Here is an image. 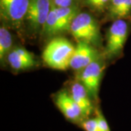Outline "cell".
I'll use <instances>...</instances> for the list:
<instances>
[{"label": "cell", "mask_w": 131, "mask_h": 131, "mask_svg": "<svg viewBox=\"0 0 131 131\" xmlns=\"http://www.w3.org/2000/svg\"><path fill=\"white\" fill-rule=\"evenodd\" d=\"M74 50L75 47L68 39L63 37L54 38L45 48L42 58L52 69L66 70L70 66Z\"/></svg>", "instance_id": "cell-1"}, {"label": "cell", "mask_w": 131, "mask_h": 131, "mask_svg": "<svg viewBox=\"0 0 131 131\" xmlns=\"http://www.w3.org/2000/svg\"><path fill=\"white\" fill-rule=\"evenodd\" d=\"M70 31L78 41L98 43L100 39L98 25L91 15L82 13L75 17L71 25Z\"/></svg>", "instance_id": "cell-2"}, {"label": "cell", "mask_w": 131, "mask_h": 131, "mask_svg": "<svg viewBox=\"0 0 131 131\" xmlns=\"http://www.w3.org/2000/svg\"><path fill=\"white\" fill-rule=\"evenodd\" d=\"M30 0H0V15L5 22L20 27L26 16Z\"/></svg>", "instance_id": "cell-3"}, {"label": "cell", "mask_w": 131, "mask_h": 131, "mask_svg": "<svg viewBox=\"0 0 131 131\" xmlns=\"http://www.w3.org/2000/svg\"><path fill=\"white\" fill-rule=\"evenodd\" d=\"M129 25L122 19H117L108 29L106 38V50L108 56H117L120 53L127 41Z\"/></svg>", "instance_id": "cell-4"}, {"label": "cell", "mask_w": 131, "mask_h": 131, "mask_svg": "<svg viewBox=\"0 0 131 131\" xmlns=\"http://www.w3.org/2000/svg\"><path fill=\"white\" fill-rule=\"evenodd\" d=\"M104 65L95 61L82 69L80 76L81 83L84 85L92 98L98 99L99 86L102 78Z\"/></svg>", "instance_id": "cell-5"}, {"label": "cell", "mask_w": 131, "mask_h": 131, "mask_svg": "<svg viewBox=\"0 0 131 131\" xmlns=\"http://www.w3.org/2000/svg\"><path fill=\"white\" fill-rule=\"evenodd\" d=\"M51 5L50 0H30L26 18L33 28H44Z\"/></svg>", "instance_id": "cell-6"}, {"label": "cell", "mask_w": 131, "mask_h": 131, "mask_svg": "<svg viewBox=\"0 0 131 131\" xmlns=\"http://www.w3.org/2000/svg\"><path fill=\"white\" fill-rule=\"evenodd\" d=\"M54 101L66 119L75 123L83 121L84 115L70 93L65 90L60 91L56 95Z\"/></svg>", "instance_id": "cell-7"}, {"label": "cell", "mask_w": 131, "mask_h": 131, "mask_svg": "<svg viewBox=\"0 0 131 131\" xmlns=\"http://www.w3.org/2000/svg\"><path fill=\"white\" fill-rule=\"evenodd\" d=\"M98 54L97 50L85 41H78L71 57L70 67L74 70H82L86 66L97 61Z\"/></svg>", "instance_id": "cell-8"}, {"label": "cell", "mask_w": 131, "mask_h": 131, "mask_svg": "<svg viewBox=\"0 0 131 131\" xmlns=\"http://www.w3.org/2000/svg\"><path fill=\"white\" fill-rule=\"evenodd\" d=\"M7 61L10 66L16 71L26 70L37 65L32 53L22 47L14 49L9 52Z\"/></svg>", "instance_id": "cell-9"}, {"label": "cell", "mask_w": 131, "mask_h": 131, "mask_svg": "<svg viewBox=\"0 0 131 131\" xmlns=\"http://www.w3.org/2000/svg\"><path fill=\"white\" fill-rule=\"evenodd\" d=\"M70 94L75 102L80 108L84 118L89 117L93 113V106L90 98V96L84 85L80 82H76L72 84L71 88Z\"/></svg>", "instance_id": "cell-10"}, {"label": "cell", "mask_w": 131, "mask_h": 131, "mask_svg": "<svg viewBox=\"0 0 131 131\" xmlns=\"http://www.w3.org/2000/svg\"><path fill=\"white\" fill-rule=\"evenodd\" d=\"M56 13L58 19L57 33L70 31L71 25L77 15V8L75 7H61L56 6Z\"/></svg>", "instance_id": "cell-11"}, {"label": "cell", "mask_w": 131, "mask_h": 131, "mask_svg": "<svg viewBox=\"0 0 131 131\" xmlns=\"http://www.w3.org/2000/svg\"><path fill=\"white\" fill-rule=\"evenodd\" d=\"M108 13L112 18L122 19L131 15V0H111Z\"/></svg>", "instance_id": "cell-12"}, {"label": "cell", "mask_w": 131, "mask_h": 131, "mask_svg": "<svg viewBox=\"0 0 131 131\" xmlns=\"http://www.w3.org/2000/svg\"><path fill=\"white\" fill-rule=\"evenodd\" d=\"M13 45L12 36L8 29L2 26L0 28V59L3 61Z\"/></svg>", "instance_id": "cell-13"}, {"label": "cell", "mask_w": 131, "mask_h": 131, "mask_svg": "<svg viewBox=\"0 0 131 131\" xmlns=\"http://www.w3.org/2000/svg\"><path fill=\"white\" fill-rule=\"evenodd\" d=\"M57 27H58V19L56 13V5L52 3L51 9L48 15L46 23L44 26L43 30L48 35H54L58 34Z\"/></svg>", "instance_id": "cell-14"}, {"label": "cell", "mask_w": 131, "mask_h": 131, "mask_svg": "<svg viewBox=\"0 0 131 131\" xmlns=\"http://www.w3.org/2000/svg\"><path fill=\"white\" fill-rule=\"evenodd\" d=\"M81 125L85 131H101L98 125L96 117L83 120L81 122Z\"/></svg>", "instance_id": "cell-15"}, {"label": "cell", "mask_w": 131, "mask_h": 131, "mask_svg": "<svg viewBox=\"0 0 131 131\" xmlns=\"http://www.w3.org/2000/svg\"><path fill=\"white\" fill-rule=\"evenodd\" d=\"M96 119L98 120V125L101 131H111L109 126L108 125L107 122L105 119V117L103 115V114L100 111H97V117Z\"/></svg>", "instance_id": "cell-16"}, {"label": "cell", "mask_w": 131, "mask_h": 131, "mask_svg": "<svg viewBox=\"0 0 131 131\" xmlns=\"http://www.w3.org/2000/svg\"><path fill=\"white\" fill-rule=\"evenodd\" d=\"M111 0H87V3L95 9H101L110 2Z\"/></svg>", "instance_id": "cell-17"}, {"label": "cell", "mask_w": 131, "mask_h": 131, "mask_svg": "<svg viewBox=\"0 0 131 131\" xmlns=\"http://www.w3.org/2000/svg\"><path fill=\"white\" fill-rule=\"evenodd\" d=\"M74 0H53V4L56 7H70Z\"/></svg>", "instance_id": "cell-18"}]
</instances>
